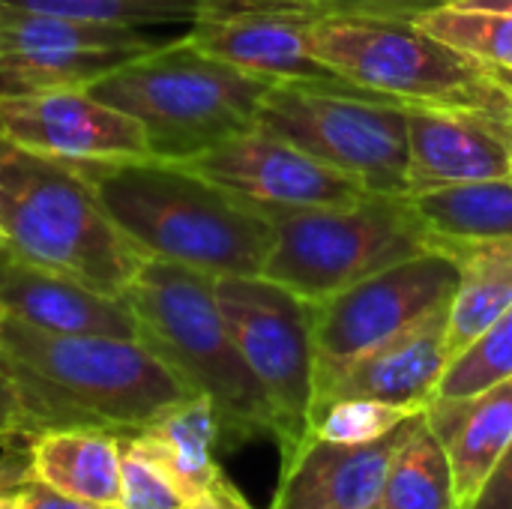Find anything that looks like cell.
I'll list each match as a JSON object with an SVG mask.
<instances>
[{"label":"cell","mask_w":512,"mask_h":509,"mask_svg":"<svg viewBox=\"0 0 512 509\" xmlns=\"http://www.w3.org/2000/svg\"><path fill=\"white\" fill-rule=\"evenodd\" d=\"M75 165L144 258L213 279L261 276L273 246L270 219L189 165L156 156Z\"/></svg>","instance_id":"cell-1"},{"label":"cell","mask_w":512,"mask_h":509,"mask_svg":"<svg viewBox=\"0 0 512 509\" xmlns=\"http://www.w3.org/2000/svg\"><path fill=\"white\" fill-rule=\"evenodd\" d=\"M0 369L24 399L33 435L57 426L132 435L195 396L141 339L54 336L15 318L3 330Z\"/></svg>","instance_id":"cell-2"},{"label":"cell","mask_w":512,"mask_h":509,"mask_svg":"<svg viewBox=\"0 0 512 509\" xmlns=\"http://www.w3.org/2000/svg\"><path fill=\"white\" fill-rule=\"evenodd\" d=\"M138 339L195 393L210 399L222 447L276 438V411L228 333L216 279L180 264L147 258L126 288Z\"/></svg>","instance_id":"cell-3"},{"label":"cell","mask_w":512,"mask_h":509,"mask_svg":"<svg viewBox=\"0 0 512 509\" xmlns=\"http://www.w3.org/2000/svg\"><path fill=\"white\" fill-rule=\"evenodd\" d=\"M0 249L24 264L123 297L147 261L75 162L0 141Z\"/></svg>","instance_id":"cell-4"},{"label":"cell","mask_w":512,"mask_h":509,"mask_svg":"<svg viewBox=\"0 0 512 509\" xmlns=\"http://www.w3.org/2000/svg\"><path fill=\"white\" fill-rule=\"evenodd\" d=\"M270 87V81L207 54L189 36L135 54L87 84L96 99L138 120L150 156L168 162H189L252 129Z\"/></svg>","instance_id":"cell-5"},{"label":"cell","mask_w":512,"mask_h":509,"mask_svg":"<svg viewBox=\"0 0 512 509\" xmlns=\"http://www.w3.org/2000/svg\"><path fill=\"white\" fill-rule=\"evenodd\" d=\"M312 51L342 81L402 102L512 114L489 69L450 48L411 18L312 21Z\"/></svg>","instance_id":"cell-6"},{"label":"cell","mask_w":512,"mask_h":509,"mask_svg":"<svg viewBox=\"0 0 512 509\" xmlns=\"http://www.w3.org/2000/svg\"><path fill=\"white\" fill-rule=\"evenodd\" d=\"M273 246L261 276L309 303H321L372 273L429 249L408 195H363L354 204L264 210Z\"/></svg>","instance_id":"cell-7"},{"label":"cell","mask_w":512,"mask_h":509,"mask_svg":"<svg viewBox=\"0 0 512 509\" xmlns=\"http://www.w3.org/2000/svg\"><path fill=\"white\" fill-rule=\"evenodd\" d=\"M258 126L291 141L375 195H408V111L402 102L333 84H273Z\"/></svg>","instance_id":"cell-8"},{"label":"cell","mask_w":512,"mask_h":509,"mask_svg":"<svg viewBox=\"0 0 512 509\" xmlns=\"http://www.w3.org/2000/svg\"><path fill=\"white\" fill-rule=\"evenodd\" d=\"M216 300L246 366L267 393L279 435L282 462L312 438L318 396L315 309L267 276H222Z\"/></svg>","instance_id":"cell-9"},{"label":"cell","mask_w":512,"mask_h":509,"mask_svg":"<svg viewBox=\"0 0 512 509\" xmlns=\"http://www.w3.org/2000/svg\"><path fill=\"white\" fill-rule=\"evenodd\" d=\"M456 285V261L444 252H423L312 303L318 387L351 360L420 321L426 312L450 303Z\"/></svg>","instance_id":"cell-10"},{"label":"cell","mask_w":512,"mask_h":509,"mask_svg":"<svg viewBox=\"0 0 512 509\" xmlns=\"http://www.w3.org/2000/svg\"><path fill=\"white\" fill-rule=\"evenodd\" d=\"M183 165L261 213L339 207L369 195L354 177L330 168L258 123Z\"/></svg>","instance_id":"cell-11"},{"label":"cell","mask_w":512,"mask_h":509,"mask_svg":"<svg viewBox=\"0 0 512 509\" xmlns=\"http://www.w3.org/2000/svg\"><path fill=\"white\" fill-rule=\"evenodd\" d=\"M0 141L60 162L150 156L141 123L87 87L0 96Z\"/></svg>","instance_id":"cell-12"},{"label":"cell","mask_w":512,"mask_h":509,"mask_svg":"<svg viewBox=\"0 0 512 509\" xmlns=\"http://www.w3.org/2000/svg\"><path fill=\"white\" fill-rule=\"evenodd\" d=\"M405 111L408 195L512 177V147L501 114L450 105H405Z\"/></svg>","instance_id":"cell-13"},{"label":"cell","mask_w":512,"mask_h":509,"mask_svg":"<svg viewBox=\"0 0 512 509\" xmlns=\"http://www.w3.org/2000/svg\"><path fill=\"white\" fill-rule=\"evenodd\" d=\"M447 312L450 303H441L402 333L351 360L318 387L315 405L330 399H378L423 411L450 366Z\"/></svg>","instance_id":"cell-14"},{"label":"cell","mask_w":512,"mask_h":509,"mask_svg":"<svg viewBox=\"0 0 512 509\" xmlns=\"http://www.w3.org/2000/svg\"><path fill=\"white\" fill-rule=\"evenodd\" d=\"M0 300L9 318L54 336L138 339V321L126 297L102 294L72 276L0 255Z\"/></svg>","instance_id":"cell-15"},{"label":"cell","mask_w":512,"mask_h":509,"mask_svg":"<svg viewBox=\"0 0 512 509\" xmlns=\"http://www.w3.org/2000/svg\"><path fill=\"white\" fill-rule=\"evenodd\" d=\"M408 423L372 444L309 438L282 462V480L270 509H381L387 468Z\"/></svg>","instance_id":"cell-16"},{"label":"cell","mask_w":512,"mask_h":509,"mask_svg":"<svg viewBox=\"0 0 512 509\" xmlns=\"http://www.w3.org/2000/svg\"><path fill=\"white\" fill-rule=\"evenodd\" d=\"M207 54L270 84L351 87L312 51V21L279 12H240L198 21L186 33Z\"/></svg>","instance_id":"cell-17"},{"label":"cell","mask_w":512,"mask_h":509,"mask_svg":"<svg viewBox=\"0 0 512 509\" xmlns=\"http://www.w3.org/2000/svg\"><path fill=\"white\" fill-rule=\"evenodd\" d=\"M423 414L447 447L459 509H468L510 447L512 378L468 399H432Z\"/></svg>","instance_id":"cell-18"},{"label":"cell","mask_w":512,"mask_h":509,"mask_svg":"<svg viewBox=\"0 0 512 509\" xmlns=\"http://www.w3.org/2000/svg\"><path fill=\"white\" fill-rule=\"evenodd\" d=\"M33 480L102 509H120L123 435L90 426L42 429L24 441Z\"/></svg>","instance_id":"cell-19"},{"label":"cell","mask_w":512,"mask_h":509,"mask_svg":"<svg viewBox=\"0 0 512 509\" xmlns=\"http://www.w3.org/2000/svg\"><path fill=\"white\" fill-rule=\"evenodd\" d=\"M129 438L165 468L186 501L213 489L225 477L216 462V447H222L219 417L204 396H189L171 405Z\"/></svg>","instance_id":"cell-20"},{"label":"cell","mask_w":512,"mask_h":509,"mask_svg":"<svg viewBox=\"0 0 512 509\" xmlns=\"http://www.w3.org/2000/svg\"><path fill=\"white\" fill-rule=\"evenodd\" d=\"M408 201L432 252L512 237V177L438 186Z\"/></svg>","instance_id":"cell-21"},{"label":"cell","mask_w":512,"mask_h":509,"mask_svg":"<svg viewBox=\"0 0 512 509\" xmlns=\"http://www.w3.org/2000/svg\"><path fill=\"white\" fill-rule=\"evenodd\" d=\"M447 255L459 267V285L447 312V351L456 360L512 309V237L459 246Z\"/></svg>","instance_id":"cell-22"},{"label":"cell","mask_w":512,"mask_h":509,"mask_svg":"<svg viewBox=\"0 0 512 509\" xmlns=\"http://www.w3.org/2000/svg\"><path fill=\"white\" fill-rule=\"evenodd\" d=\"M186 36V33H183ZM177 36H156L153 30L93 24L78 18H60L30 9L0 6V54L36 51V54H93L126 51L141 54Z\"/></svg>","instance_id":"cell-23"},{"label":"cell","mask_w":512,"mask_h":509,"mask_svg":"<svg viewBox=\"0 0 512 509\" xmlns=\"http://www.w3.org/2000/svg\"><path fill=\"white\" fill-rule=\"evenodd\" d=\"M381 509H459L447 447L423 411L411 417L390 459Z\"/></svg>","instance_id":"cell-24"},{"label":"cell","mask_w":512,"mask_h":509,"mask_svg":"<svg viewBox=\"0 0 512 509\" xmlns=\"http://www.w3.org/2000/svg\"><path fill=\"white\" fill-rule=\"evenodd\" d=\"M414 21L432 36H438L441 42H447L450 48L483 63L489 72L512 69L510 15L480 9V6H465L456 0H441L423 9Z\"/></svg>","instance_id":"cell-25"},{"label":"cell","mask_w":512,"mask_h":509,"mask_svg":"<svg viewBox=\"0 0 512 509\" xmlns=\"http://www.w3.org/2000/svg\"><path fill=\"white\" fill-rule=\"evenodd\" d=\"M144 54V51H141ZM135 54L93 51V54H0V96H24L60 87H87Z\"/></svg>","instance_id":"cell-26"},{"label":"cell","mask_w":512,"mask_h":509,"mask_svg":"<svg viewBox=\"0 0 512 509\" xmlns=\"http://www.w3.org/2000/svg\"><path fill=\"white\" fill-rule=\"evenodd\" d=\"M0 6L153 33L159 27H183L189 33L201 15V0H0Z\"/></svg>","instance_id":"cell-27"},{"label":"cell","mask_w":512,"mask_h":509,"mask_svg":"<svg viewBox=\"0 0 512 509\" xmlns=\"http://www.w3.org/2000/svg\"><path fill=\"white\" fill-rule=\"evenodd\" d=\"M441 0H201L198 21L228 18L240 12H279L309 21L330 18H417Z\"/></svg>","instance_id":"cell-28"},{"label":"cell","mask_w":512,"mask_h":509,"mask_svg":"<svg viewBox=\"0 0 512 509\" xmlns=\"http://www.w3.org/2000/svg\"><path fill=\"white\" fill-rule=\"evenodd\" d=\"M512 378V309L450 360L432 399H468Z\"/></svg>","instance_id":"cell-29"},{"label":"cell","mask_w":512,"mask_h":509,"mask_svg":"<svg viewBox=\"0 0 512 509\" xmlns=\"http://www.w3.org/2000/svg\"><path fill=\"white\" fill-rule=\"evenodd\" d=\"M420 414L378 399H330L312 411V438L330 444H372Z\"/></svg>","instance_id":"cell-30"},{"label":"cell","mask_w":512,"mask_h":509,"mask_svg":"<svg viewBox=\"0 0 512 509\" xmlns=\"http://www.w3.org/2000/svg\"><path fill=\"white\" fill-rule=\"evenodd\" d=\"M186 495L165 474V468L147 456L129 435H123V489L120 509H177Z\"/></svg>","instance_id":"cell-31"},{"label":"cell","mask_w":512,"mask_h":509,"mask_svg":"<svg viewBox=\"0 0 512 509\" xmlns=\"http://www.w3.org/2000/svg\"><path fill=\"white\" fill-rule=\"evenodd\" d=\"M33 435V420L15 387V381L0 369V447L27 441Z\"/></svg>","instance_id":"cell-32"},{"label":"cell","mask_w":512,"mask_h":509,"mask_svg":"<svg viewBox=\"0 0 512 509\" xmlns=\"http://www.w3.org/2000/svg\"><path fill=\"white\" fill-rule=\"evenodd\" d=\"M468 509H512V441Z\"/></svg>","instance_id":"cell-33"},{"label":"cell","mask_w":512,"mask_h":509,"mask_svg":"<svg viewBox=\"0 0 512 509\" xmlns=\"http://www.w3.org/2000/svg\"><path fill=\"white\" fill-rule=\"evenodd\" d=\"M27 483H33V468H30V453L27 444H9L0 453V501L21 492Z\"/></svg>","instance_id":"cell-34"},{"label":"cell","mask_w":512,"mask_h":509,"mask_svg":"<svg viewBox=\"0 0 512 509\" xmlns=\"http://www.w3.org/2000/svg\"><path fill=\"white\" fill-rule=\"evenodd\" d=\"M18 509H102L93 507V504H84V501H75L69 495H60L42 483H27L21 492H18Z\"/></svg>","instance_id":"cell-35"},{"label":"cell","mask_w":512,"mask_h":509,"mask_svg":"<svg viewBox=\"0 0 512 509\" xmlns=\"http://www.w3.org/2000/svg\"><path fill=\"white\" fill-rule=\"evenodd\" d=\"M177 509H252V504L240 495V489L228 477H222L213 489L201 492L198 498L186 501Z\"/></svg>","instance_id":"cell-36"},{"label":"cell","mask_w":512,"mask_h":509,"mask_svg":"<svg viewBox=\"0 0 512 509\" xmlns=\"http://www.w3.org/2000/svg\"><path fill=\"white\" fill-rule=\"evenodd\" d=\"M456 3L480 6V9H492V12H501V15H510L512 18V0H456Z\"/></svg>","instance_id":"cell-37"},{"label":"cell","mask_w":512,"mask_h":509,"mask_svg":"<svg viewBox=\"0 0 512 509\" xmlns=\"http://www.w3.org/2000/svg\"><path fill=\"white\" fill-rule=\"evenodd\" d=\"M492 75V81L510 96V102H512V69H495V72H489Z\"/></svg>","instance_id":"cell-38"},{"label":"cell","mask_w":512,"mask_h":509,"mask_svg":"<svg viewBox=\"0 0 512 509\" xmlns=\"http://www.w3.org/2000/svg\"><path fill=\"white\" fill-rule=\"evenodd\" d=\"M0 509H18V492L9 495V498H3V501H0Z\"/></svg>","instance_id":"cell-39"},{"label":"cell","mask_w":512,"mask_h":509,"mask_svg":"<svg viewBox=\"0 0 512 509\" xmlns=\"http://www.w3.org/2000/svg\"><path fill=\"white\" fill-rule=\"evenodd\" d=\"M6 321H9V312H6V306H3V300H0V342H3V330H6Z\"/></svg>","instance_id":"cell-40"},{"label":"cell","mask_w":512,"mask_h":509,"mask_svg":"<svg viewBox=\"0 0 512 509\" xmlns=\"http://www.w3.org/2000/svg\"><path fill=\"white\" fill-rule=\"evenodd\" d=\"M501 123H504V132H507V138H510V147H512V114L510 117H501Z\"/></svg>","instance_id":"cell-41"},{"label":"cell","mask_w":512,"mask_h":509,"mask_svg":"<svg viewBox=\"0 0 512 509\" xmlns=\"http://www.w3.org/2000/svg\"><path fill=\"white\" fill-rule=\"evenodd\" d=\"M0 255H3V249H0Z\"/></svg>","instance_id":"cell-42"}]
</instances>
